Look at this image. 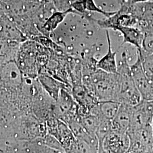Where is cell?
<instances>
[{
    "label": "cell",
    "mask_w": 153,
    "mask_h": 153,
    "mask_svg": "<svg viewBox=\"0 0 153 153\" xmlns=\"http://www.w3.org/2000/svg\"><path fill=\"white\" fill-rule=\"evenodd\" d=\"M56 11L65 12L71 10L73 4L79 0H51Z\"/></svg>",
    "instance_id": "cell-17"
},
{
    "label": "cell",
    "mask_w": 153,
    "mask_h": 153,
    "mask_svg": "<svg viewBox=\"0 0 153 153\" xmlns=\"http://www.w3.org/2000/svg\"><path fill=\"white\" fill-rule=\"evenodd\" d=\"M152 0H131V3L133 4H143V3H146L149 2Z\"/></svg>",
    "instance_id": "cell-18"
},
{
    "label": "cell",
    "mask_w": 153,
    "mask_h": 153,
    "mask_svg": "<svg viewBox=\"0 0 153 153\" xmlns=\"http://www.w3.org/2000/svg\"><path fill=\"white\" fill-rule=\"evenodd\" d=\"M130 67L131 76L142 100H153V83L145 74L142 68V61L138 53L136 61L133 64L130 65Z\"/></svg>",
    "instance_id": "cell-4"
},
{
    "label": "cell",
    "mask_w": 153,
    "mask_h": 153,
    "mask_svg": "<svg viewBox=\"0 0 153 153\" xmlns=\"http://www.w3.org/2000/svg\"><path fill=\"white\" fill-rule=\"evenodd\" d=\"M82 66V84L98 101L117 102L120 87V76L117 73H107L94 66Z\"/></svg>",
    "instance_id": "cell-1"
},
{
    "label": "cell",
    "mask_w": 153,
    "mask_h": 153,
    "mask_svg": "<svg viewBox=\"0 0 153 153\" xmlns=\"http://www.w3.org/2000/svg\"><path fill=\"white\" fill-rule=\"evenodd\" d=\"M126 134L129 140L137 141L146 146L150 145L153 142V131L151 125L136 131H128Z\"/></svg>",
    "instance_id": "cell-13"
},
{
    "label": "cell",
    "mask_w": 153,
    "mask_h": 153,
    "mask_svg": "<svg viewBox=\"0 0 153 153\" xmlns=\"http://www.w3.org/2000/svg\"><path fill=\"white\" fill-rule=\"evenodd\" d=\"M132 107L127 104H120L117 114L111 121V131L120 133H127L131 125Z\"/></svg>",
    "instance_id": "cell-7"
},
{
    "label": "cell",
    "mask_w": 153,
    "mask_h": 153,
    "mask_svg": "<svg viewBox=\"0 0 153 153\" xmlns=\"http://www.w3.org/2000/svg\"><path fill=\"white\" fill-rule=\"evenodd\" d=\"M120 103L112 100L99 101L92 111V114L112 121L117 114Z\"/></svg>",
    "instance_id": "cell-9"
},
{
    "label": "cell",
    "mask_w": 153,
    "mask_h": 153,
    "mask_svg": "<svg viewBox=\"0 0 153 153\" xmlns=\"http://www.w3.org/2000/svg\"><path fill=\"white\" fill-rule=\"evenodd\" d=\"M117 73L120 76V87L117 102L120 104L134 106L141 100L139 93L131 76V67L125 52L121 55V60L117 65Z\"/></svg>",
    "instance_id": "cell-2"
},
{
    "label": "cell",
    "mask_w": 153,
    "mask_h": 153,
    "mask_svg": "<svg viewBox=\"0 0 153 153\" xmlns=\"http://www.w3.org/2000/svg\"><path fill=\"white\" fill-rule=\"evenodd\" d=\"M116 30L120 31L123 35V41L121 45L126 43H129L136 47L137 49L141 48L143 40L144 38V33L136 27H120Z\"/></svg>",
    "instance_id": "cell-10"
},
{
    "label": "cell",
    "mask_w": 153,
    "mask_h": 153,
    "mask_svg": "<svg viewBox=\"0 0 153 153\" xmlns=\"http://www.w3.org/2000/svg\"><path fill=\"white\" fill-rule=\"evenodd\" d=\"M144 34L141 48L139 49L146 54L153 55V33H145Z\"/></svg>",
    "instance_id": "cell-16"
},
{
    "label": "cell",
    "mask_w": 153,
    "mask_h": 153,
    "mask_svg": "<svg viewBox=\"0 0 153 153\" xmlns=\"http://www.w3.org/2000/svg\"><path fill=\"white\" fill-rule=\"evenodd\" d=\"M78 119L91 136L96 137L95 133L101 119L99 116L89 114L83 116H78Z\"/></svg>",
    "instance_id": "cell-14"
},
{
    "label": "cell",
    "mask_w": 153,
    "mask_h": 153,
    "mask_svg": "<svg viewBox=\"0 0 153 153\" xmlns=\"http://www.w3.org/2000/svg\"><path fill=\"white\" fill-rule=\"evenodd\" d=\"M130 140L126 133L110 131L103 142L105 153H125L129 148Z\"/></svg>",
    "instance_id": "cell-6"
},
{
    "label": "cell",
    "mask_w": 153,
    "mask_h": 153,
    "mask_svg": "<svg viewBox=\"0 0 153 153\" xmlns=\"http://www.w3.org/2000/svg\"><path fill=\"white\" fill-rule=\"evenodd\" d=\"M153 119V100H142L132 107L131 125L128 131H136L151 125Z\"/></svg>",
    "instance_id": "cell-3"
},
{
    "label": "cell",
    "mask_w": 153,
    "mask_h": 153,
    "mask_svg": "<svg viewBox=\"0 0 153 153\" xmlns=\"http://www.w3.org/2000/svg\"><path fill=\"white\" fill-rule=\"evenodd\" d=\"M108 49L106 54L97 62V67L99 69L109 73H117V64L116 62V52L112 49L111 41L108 31H106Z\"/></svg>",
    "instance_id": "cell-8"
},
{
    "label": "cell",
    "mask_w": 153,
    "mask_h": 153,
    "mask_svg": "<svg viewBox=\"0 0 153 153\" xmlns=\"http://www.w3.org/2000/svg\"><path fill=\"white\" fill-rule=\"evenodd\" d=\"M151 126H152V131H153V120H152V124H151Z\"/></svg>",
    "instance_id": "cell-19"
},
{
    "label": "cell",
    "mask_w": 153,
    "mask_h": 153,
    "mask_svg": "<svg viewBox=\"0 0 153 153\" xmlns=\"http://www.w3.org/2000/svg\"><path fill=\"white\" fill-rule=\"evenodd\" d=\"M137 53L142 61V68L145 74L153 83V55L146 54L139 49H137Z\"/></svg>",
    "instance_id": "cell-15"
},
{
    "label": "cell",
    "mask_w": 153,
    "mask_h": 153,
    "mask_svg": "<svg viewBox=\"0 0 153 153\" xmlns=\"http://www.w3.org/2000/svg\"></svg>",
    "instance_id": "cell-20"
},
{
    "label": "cell",
    "mask_w": 153,
    "mask_h": 153,
    "mask_svg": "<svg viewBox=\"0 0 153 153\" xmlns=\"http://www.w3.org/2000/svg\"><path fill=\"white\" fill-rule=\"evenodd\" d=\"M73 11L79 14L86 16L89 12H97L109 18L113 16L115 12H107L100 9L96 5L94 0H79L76 2L71 6Z\"/></svg>",
    "instance_id": "cell-11"
},
{
    "label": "cell",
    "mask_w": 153,
    "mask_h": 153,
    "mask_svg": "<svg viewBox=\"0 0 153 153\" xmlns=\"http://www.w3.org/2000/svg\"><path fill=\"white\" fill-rule=\"evenodd\" d=\"M73 12L74 11L73 9L69 11L65 12L55 11L46 21L43 26L39 30L40 33H42L45 35H49L51 33L53 32L59 27V26L64 21L66 16L69 13Z\"/></svg>",
    "instance_id": "cell-12"
},
{
    "label": "cell",
    "mask_w": 153,
    "mask_h": 153,
    "mask_svg": "<svg viewBox=\"0 0 153 153\" xmlns=\"http://www.w3.org/2000/svg\"><path fill=\"white\" fill-rule=\"evenodd\" d=\"M71 94L78 105L79 116L90 114L99 102L82 83L73 84Z\"/></svg>",
    "instance_id": "cell-5"
}]
</instances>
